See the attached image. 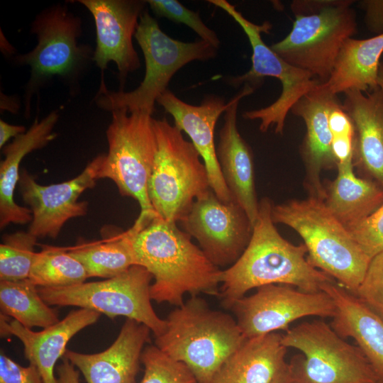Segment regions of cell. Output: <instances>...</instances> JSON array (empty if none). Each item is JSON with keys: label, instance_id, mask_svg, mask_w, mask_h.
I'll list each match as a JSON object with an SVG mask.
<instances>
[{"label": "cell", "instance_id": "1", "mask_svg": "<svg viewBox=\"0 0 383 383\" xmlns=\"http://www.w3.org/2000/svg\"><path fill=\"white\" fill-rule=\"evenodd\" d=\"M272 205L268 198L261 199L248 247L233 265L222 270L218 297L226 309L262 286L287 284L314 293L333 281L309 263L304 244L294 245L279 234L271 217Z\"/></svg>", "mask_w": 383, "mask_h": 383}, {"label": "cell", "instance_id": "2", "mask_svg": "<svg viewBox=\"0 0 383 383\" xmlns=\"http://www.w3.org/2000/svg\"><path fill=\"white\" fill-rule=\"evenodd\" d=\"M177 223L154 218L133 241L136 263L152 276L151 299L182 306L184 296H218L222 270L214 265Z\"/></svg>", "mask_w": 383, "mask_h": 383}, {"label": "cell", "instance_id": "3", "mask_svg": "<svg viewBox=\"0 0 383 383\" xmlns=\"http://www.w3.org/2000/svg\"><path fill=\"white\" fill-rule=\"evenodd\" d=\"M155 345L185 364L199 383H210L226 359L245 340L235 318L192 296L169 313Z\"/></svg>", "mask_w": 383, "mask_h": 383}, {"label": "cell", "instance_id": "4", "mask_svg": "<svg viewBox=\"0 0 383 383\" xmlns=\"http://www.w3.org/2000/svg\"><path fill=\"white\" fill-rule=\"evenodd\" d=\"M274 223L294 230L307 249V260L315 268L335 279L355 294L372 258L328 210L323 199L311 196L272 205Z\"/></svg>", "mask_w": 383, "mask_h": 383}, {"label": "cell", "instance_id": "5", "mask_svg": "<svg viewBox=\"0 0 383 383\" xmlns=\"http://www.w3.org/2000/svg\"><path fill=\"white\" fill-rule=\"evenodd\" d=\"M352 0H295L289 33L270 48L292 65L310 73L321 84L332 72L343 43L357 32Z\"/></svg>", "mask_w": 383, "mask_h": 383}, {"label": "cell", "instance_id": "6", "mask_svg": "<svg viewBox=\"0 0 383 383\" xmlns=\"http://www.w3.org/2000/svg\"><path fill=\"white\" fill-rule=\"evenodd\" d=\"M134 37L145 59L144 78L136 89L126 92L109 90L102 77L94 101L104 111L126 109L130 113L152 115L155 102L179 69L192 61L214 58L217 54V49L203 40L186 43L172 38L160 29L148 9L140 16Z\"/></svg>", "mask_w": 383, "mask_h": 383}, {"label": "cell", "instance_id": "7", "mask_svg": "<svg viewBox=\"0 0 383 383\" xmlns=\"http://www.w3.org/2000/svg\"><path fill=\"white\" fill-rule=\"evenodd\" d=\"M30 32L37 45L30 52L14 57V63L27 65L30 76L25 87V113L28 116L31 99L53 77H58L75 92L79 79L93 61L94 50L79 44L82 21L65 4H55L36 15Z\"/></svg>", "mask_w": 383, "mask_h": 383}, {"label": "cell", "instance_id": "8", "mask_svg": "<svg viewBox=\"0 0 383 383\" xmlns=\"http://www.w3.org/2000/svg\"><path fill=\"white\" fill-rule=\"evenodd\" d=\"M157 150L148 182L150 204L157 217L179 222L194 201L211 189L207 170L192 142L166 118L154 119Z\"/></svg>", "mask_w": 383, "mask_h": 383}, {"label": "cell", "instance_id": "9", "mask_svg": "<svg viewBox=\"0 0 383 383\" xmlns=\"http://www.w3.org/2000/svg\"><path fill=\"white\" fill-rule=\"evenodd\" d=\"M282 343L301 353L289 363L290 383H377L380 379L360 349L323 321L289 328Z\"/></svg>", "mask_w": 383, "mask_h": 383}, {"label": "cell", "instance_id": "10", "mask_svg": "<svg viewBox=\"0 0 383 383\" xmlns=\"http://www.w3.org/2000/svg\"><path fill=\"white\" fill-rule=\"evenodd\" d=\"M106 130L109 150L98 179H109L123 196L136 200L138 217L151 221L157 215L150 204L148 187L157 150L154 118L145 112L120 109L111 112Z\"/></svg>", "mask_w": 383, "mask_h": 383}, {"label": "cell", "instance_id": "11", "mask_svg": "<svg viewBox=\"0 0 383 383\" xmlns=\"http://www.w3.org/2000/svg\"><path fill=\"white\" fill-rule=\"evenodd\" d=\"M208 1L225 11L238 23L252 48L250 69L242 75L228 77L227 83L236 87L249 84L256 88L264 77H271L278 79L282 84L281 94L275 101L260 109L247 111L243 117L260 120L262 132L274 126L275 133L282 134L285 119L293 105L321 83L308 72L288 63L264 43L261 33L270 30L272 26L268 21L260 25L250 21L226 0Z\"/></svg>", "mask_w": 383, "mask_h": 383}, {"label": "cell", "instance_id": "12", "mask_svg": "<svg viewBox=\"0 0 383 383\" xmlns=\"http://www.w3.org/2000/svg\"><path fill=\"white\" fill-rule=\"evenodd\" d=\"M152 274L140 265L103 281L83 282L64 287H38L49 306H74L103 313L110 318L124 316L148 326L155 336L162 334L165 319L151 304Z\"/></svg>", "mask_w": 383, "mask_h": 383}, {"label": "cell", "instance_id": "13", "mask_svg": "<svg viewBox=\"0 0 383 383\" xmlns=\"http://www.w3.org/2000/svg\"><path fill=\"white\" fill-rule=\"evenodd\" d=\"M231 309L245 339L287 331L294 321L306 316L333 318L336 306L321 291L309 293L287 284H267L237 300Z\"/></svg>", "mask_w": 383, "mask_h": 383}, {"label": "cell", "instance_id": "14", "mask_svg": "<svg viewBox=\"0 0 383 383\" xmlns=\"http://www.w3.org/2000/svg\"><path fill=\"white\" fill-rule=\"evenodd\" d=\"M179 222L185 232L197 240L209 260L220 269L231 267L240 258L253 231L240 204L235 200L221 201L211 189L194 201Z\"/></svg>", "mask_w": 383, "mask_h": 383}, {"label": "cell", "instance_id": "15", "mask_svg": "<svg viewBox=\"0 0 383 383\" xmlns=\"http://www.w3.org/2000/svg\"><path fill=\"white\" fill-rule=\"evenodd\" d=\"M104 155L96 156L74 178L49 185L38 183L22 169L18 186L32 213L30 233L37 238H55L67 221L87 213L89 203L78 199L85 190L95 187Z\"/></svg>", "mask_w": 383, "mask_h": 383}, {"label": "cell", "instance_id": "16", "mask_svg": "<svg viewBox=\"0 0 383 383\" xmlns=\"http://www.w3.org/2000/svg\"><path fill=\"white\" fill-rule=\"evenodd\" d=\"M91 13L96 26V46L93 61L104 72L109 62L117 67L121 84L128 75L140 67L133 37L141 14L146 9V1L139 0H79Z\"/></svg>", "mask_w": 383, "mask_h": 383}, {"label": "cell", "instance_id": "17", "mask_svg": "<svg viewBox=\"0 0 383 383\" xmlns=\"http://www.w3.org/2000/svg\"><path fill=\"white\" fill-rule=\"evenodd\" d=\"M255 88L244 84L228 102L219 133L216 155L221 174L232 199L244 209L254 226L259 212L252 150L240 135L237 126L239 101L253 93Z\"/></svg>", "mask_w": 383, "mask_h": 383}, {"label": "cell", "instance_id": "18", "mask_svg": "<svg viewBox=\"0 0 383 383\" xmlns=\"http://www.w3.org/2000/svg\"><path fill=\"white\" fill-rule=\"evenodd\" d=\"M157 102L172 116L174 126L191 138L206 166L210 187L216 195L224 202L233 200L223 178L214 143L216 122L228 103L221 97L209 95L195 106L183 101L169 89Z\"/></svg>", "mask_w": 383, "mask_h": 383}, {"label": "cell", "instance_id": "19", "mask_svg": "<svg viewBox=\"0 0 383 383\" xmlns=\"http://www.w3.org/2000/svg\"><path fill=\"white\" fill-rule=\"evenodd\" d=\"M150 333L145 325L126 318L107 349L94 354L67 349L64 356L79 370L87 383H134Z\"/></svg>", "mask_w": 383, "mask_h": 383}, {"label": "cell", "instance_id": "20", "mask_svg": "<svg viewBox=\"0 0 383 383\" xmlns=\"http://www.w3.org/2000/svg\"><path fill=\"white\" fill-rule=\"evenodd\" d=\"M100 315L95 311L79 308L57 323L33 331L16 320L9 321L1 313L0 331L1 335H15L21 341L26 358L38 370L44 383H56L55 366L64 356L68 342L80 331L95 323Z\"/></svg>", "mask_w": 383, "mask_h": 383}, {"label": "cell", "instance_id": "21", "mask_svg": "<svg viewBox=\"0 0 383 383\" xmlns=\"http://www.w3.org/2000/svg\"><path fill=\"white\" fill-rule=\"evenodd\" d=\"M343 106L355 129L353 165L383 188V89L344 92Z\"/></svg>", "mask_w": 383, "mask_h": 383}, {"label": "cell", "instance_id": "22", "mask_svg": "<svg viewBox=\"0 0 383 383\" xmlns=\"http://www.w3.org/2000/svg\"><path fill=\"white\" fill-rule=\"evenodd\" d=\"M320 84L301 97L290 111L301 118L306 125L300 152L306 167L308 187L311 196L323 200L325 189L320 174L336 166V162L332 153V135L328 126L329 104L334 95Z\"/></svg>", "mask_w": 383, "mask_h": 383}, {"label": "cell", "instance_id": "23", "mask_svg": "<svg viewBox=\"0 0 383 383\" xmlns=\"http://www.w3.org/2000/svg\"><path fill=\"white\" fill-rule=\"evenodd\" d=\"M59 119L57 111H52L42 120L36 117L29 129L14 138L1 150L5 157L0 163V228L10 223L26 224L32 220L29 209L17 204L14 192L19 180L23 158L35 150L43 148L53 140V133Z\"/></svg>", "mask_w": 383, "mask_h": 383}, {"label": "cell", "instance_id": "24", "mask_svg": "<svg viewBox=\"0 0 383 383\" xmlns=\"http://www.w3.org/2000/svg\"><path fill=\"white\" fill-rule=\"evenodd\" d=\"M321 289L331 296L336 306L332 328L344 339L353 338L383 379V318L334 281L324 284Z\"/></svg>", "mask_w": 383, "mask_h": 383}, {"label": "cell", "instance_id": "25", "mask_svg": "<svg viewBox=\"0 0 383 383\" xmlns=\"http://www.w3.org/2000/svg\"><path fill=\"white\" fill-rule=\"evenodd\" d=\"M277 332L245 339L210 383H272L288 368L287 348Z\"/></svg>", "mask_w": 383, "mask_h": 383}, {"label": "cell", "instance_id": "26", "mask_svg": "<svg viewBox=\"0 0 383 383\" xmlns=\"http://www.w3.org/2000/svg\"><path fill=\"white\" fill-rule=\"evenodd\" d=\"M383 34L367 39L350 38L343 44L328 80L321 84L332 95L350 89L363 92L378 87Z\"/></svg>", "mask_w": 383, "mask_h": 383}, {"label": "cell", "instance_id": "27", "mask_svg": "<svg viewBox=\"0 0 383 383\" xmlns=\"http://www.w3.org/2000/svg\"><path fill=\"white\" fill-rule=\"evenodd\" d=\"M353 167V161L337 165V177L325 189V205L344 226L364 220L383 204V188L357 177Z\"/></svg>", "mask_w": 383, "mask_h": 383}, {"label": "cell", "instance_id": "28", "mask_svg": "<svg viewBox=\"0 0 383 383\" xmlns=\"http://www.w3.org/2000/svg\"><path fill=\"white\" fill-rule=\"evenodd\" d=\"M149 223L137 218L125 231H104L102 240L79 243L67 248L68 252L83 265L88 277H116L137 265L134 238Z\"/></svg>", "mask_w": 383, "mask_h": 383}, {"label": "cell", "instance_id": "29", "mask_svg": "<svg viewBox=\"0 0 383 383\" xmlns=\"http://www.w3.org/2000/svg\"><path fill=\"white\" fill-rule=\"evenodd\" d=\"M0 309L1 314L30 329L45 328L60 321L56 311L45 302L29 279L0 281Z\"/></svg>", "mask_w": 383, "mask_h": 383}, {"label": "cell", "instance_id": "30", "mask_svg": "<svg viewBox=\"0 0 383 383\" xmlns=\"http://www.w3.org/2000/svg\"><path fill=\"white\" fill-rule=\"evenodd\" d=\"M83 265L67 248L42 245L35 252L28 279L38 287H64L85 282Z\"/></svg>", "mask_w": 383, "mask_h": 383}, {"label": "cell", "instance_id": "31", "mask_svg": "<svg viewBox=\"0 0 383 383\" xmlns=\"http://www.w3.org/2000/svg\"><path fill=\"white\" fill-rule=\"evenodd\" d=\"M38 238L28 231H17L2 237L0 244V281L28 279L35 255Z\"/></svg>", "mask_w": 383, "mask_h": 383}, {"label": "cell", "instance_id": "32", "mask_svg": "<svg viewBox=\"0 0 383 383\" xmlns=\"http://www.w3.org/2000/svg\"><path fill=\"white\" fill-rule=\"evenodd\" d=\"M144 374L140 383H199L189 368L160 350L145 346L141 355Z\"/></svg>", "mask_w": 383, "mask_h": 383}, {"label": "cell", "instance_id": "33", "mask_svg": "<svg viewBox=\"0 0 383 383\" xmlns=\"http://www.w3.org/2000/svg\"><path fill=\"white\" fill-rule=\"evenodd\" d=\"M151 11L157 17L167 18L174 22L184 23L193 30L201 40L211 44L216 49L220 45V40L216 33L209 28L194 12L176 0L146 1Z\"/></svg>", "mask_w": 383, "mask_h": 383}, {"label": "cell", "instance_id": "34", "mask_svg": "<svg viewBox=\"0 0 383 383\" xmlns=\"http://www.w3.org/2000/svg\"><path fill=\"white\" fill-rule=\"evenodd\" d=\"M345 227L372 259L383 251V204L364 220Z\"/></svg>", "mask_w": 383, "mask_h": 383}, {"label": "cell", "instance_id": "35", "mask_svg": "<svg viewBox=\"0 0 383 383\" xmlns=\"http://www.w3.org/2000/svg\"><path fill=\"white\" fill-rule=\"evenodd\" d=\"M355 294L383 318V251L375 255Z\"/></svg>", "mask_w": 383, "mask_h": 383}, {"label": "cell", "instance_id": "36", "mask_svg": "<svg viewBox=\"0 0 383 383\" xmlns=\"http://www.w3.org/2000/svg\"><path fill=\"white\" fill-rule=\"evenodd\" d=\"M0 383H44L38 370L33 365H18L2 351L0 354Z\"/></svg>", "mask_w": 383, "mask_h": 383}, {"label": "cell", "instance_id": "37", "mask_svg": "<svg viewBox=\"0 0 383 383\" xmlns=\"http://www.w3.org/2000/svg\"><path fill=\"white\" fill-rule=\"evenodd\" d=\"M365 11V23L371 33L383 34V0H364L360 3Z\"/></svg>", "mask_w": 383, "mask_h": 383}, {"label": "cell", "instance_id": "38", "mask_svg": "<svg viewBox=\"0 0 383 383\" xmlns=\"http://www.w3.org/2000/svg\"><path fill=\"white\" fill-rule=\"evenodd\" d=\"M56 383H80L79 372L65 356L62 363L57 367Z\"/></svg>", "mask_w": 383, "mask_h": 383}, {"label": "cell", "instance_id": "39", "mask_svg": "<svg viewBox=\"0 0 383 383\" xmlns=\"http://www.w3.org/2000/svg\"><path fill=\"white\" fill-rule=\"evenodd\" d=\"M26 132L23 126L11 125L4 120H0V148L2 149L6 142L12 137H17L18 135Z\"/></svg>", "mask_w": 383, "mask_h": 383}, {"label": "cell", "instance_id": "40", "mask_svg": "<svg viewBox=\"0 0 383 383\" xmlns=\"http://www.w3.org/2000/svg\"><path fill=\"white\" fill-rule=\"evenodd\" d=\"M289 364V363H288ZM272 383H290L289 365L288 368L280 373Z\"/></svg>", "mask_w": 383, "mask_h": 383}, {"label": "cell", "instance_id": "41", "mask_svg": "<svg viewBox=\"0 0 383 383\" xmlns=\"http://www.w3.org/2000/svg\"><path fill=\"white\" fill-rule=\"evenodd\" d=\"M377 84L383 89V62H381L379 65Z\"/></svg>", "mask_w": 383, "mask_h": 383}, {"label": "cell", "instance_id": "42", "mask_svg": "<svg viewBox=\"0 0 383 383\" xmlns=\"http://www.w3.org/2000/svg\"><path fill=\"white\" fill-rule=\"evenodd\" d=\"M377 383H383V379H379Z\"/></svg>", "mask_w": 383, "mask_h": 383}]
</instances>
